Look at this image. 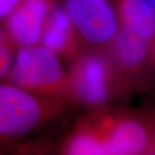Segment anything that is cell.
<instances>
[{
  "label": "cell",
  "instance_id": "cell-1",
  "mask_svg": "<svg viewBox=\"0 0 155 155\" xmlns=\"http://www.w3.org/2000/svg\"><path fill=\"white\" fill-rule=\"evenodd\" d=\"M73 95L91 106H101L121 94L128 82L108 54L91 52L78 58L70 75Z\"/></svg>",
  "mask_w": 155,
  "mask_h": 155
},
{
  "label": "cell",
  "instance_id": "cell-2",
  "mask_svg": "<svg viewBox=\"0 0 155 155\" xmlns=\"http://www.w3.org/2000/svg\"><path fill=\"white\" fill-rule=\"evenodd\" d=\"M11 76L18 86L40 95L57 98L73 95L70 77L64 73L58 54L45 45L21 49Z\"/></svg>",
  "mask_w": 155,
  "mask_h": 155
},
{
  "label": "cell",
  "instance_id": "cell-3",
  "mask_svg": "<svg viewBox=\"0 0 155 155\" xmlns=\"http://www.w3.org/2000/svg\"><path fill=\"white\" fill-rule=\"evenodd\" d=\"M154 117L131 114H104L87 124L97 135L105 155L147 153L152 135Z\"/></svg>",
  "mask_w": 155,
  "mask_h": 155
},
{
  "label": "cell",
  "instance_id": "cell-4",
  "mask_svg": "<svg viewBox=\"0 0 155 155\" xmlns=\"http://www.w3.org/2000/svg\"><path fill=\"white\" fill-rule=\"evenodd\" d=\"M42 117V105L28 92L11 86H0V136L16 137L26 134Z\"/></svg>",
  "mask_w": 155,
  "mask_h": 155
},
{
  "label": "cell",
  "instance_id": "cell-5",
  "mask_svg": "<svg viewBox=\"0 0 155 155\" xmlns=\"http://www.w3.org/2000/svg\"><path fill=\"white\" fill-rule=\"evenodd\" d=\"M66 9L79 33L89 42H110L118 31V21L107 0H66Z\"/></svg>",
  "mask_w": 155,
  "mask_h": 155
},
{
  "label": "cell",
  "instance_id": "cell-6",
  "mask_svg": "<svg viewBox=\"0 0 155 155\" xmlns=\"http://www.w3.org/2000/svg\"><path fill=\"white\" fill-rule=\"evenodd\" d=\"M51 10V0H21L9 14V35L24 48L36 45Z\"/></svg>",
  "mask_w": 155,
  "mask_h": 155
},
{
  "label": "cell",
  "instance_id": "cell-7",
  "mask_svg": "<svg viewBox=\"0 0 155 155\" xmlns=\"http://www.w3.org/2000/svg\"><path fill=\"white\" fill-rule=\"evenodd\" d=\"M110 45L111 58L127 82L145 69L149 54L147 40L122 28L117 31Z\"/></svg>",
  "mask_w": 155,
  "mask_h": 155
},
{
  "label": "cell",
  "instance_id": "cell-8",
  "mask_svg": "<svg viewBox=\"0 0 155 155\" xmlns=\"http://www.w3.org/2000/svg\"><path fill=\"white\" fill-rule=\"evenodd\" d=\"M76 30L67 9L54 8L46 19L42 31L43 45L58 55L70 57L77 51Z\"/></svg>",
  "mask_w": 155,
  "mask_h": 155
},
{
  "label": "cell",
  "instance_id": "cell-9",
  "mask_svg": "<svg viewBox=\"0 0 155 155\" xmlns=\"http://www.w3.org/2000/svg\"><path fill=\"white\" fill-rule=\"evenodd\" d=\"M119 20L122 28L147 41L155 36V7L148 0H121Z\"/></svg>",
  "mask_w": 155,
  "mask_h": 155
},
{
  "label": "cell",
  "instance_id": "cell-10",
  "mask_svg": "<svg viewBox=\"0 0 155 155\" xmlns=\"http://www.w3.org/2000/svg\"><path fill=\"white\" fill-rule=\"evenodd\" d=\"M10 61V54H9V48L6 43V40L2 31L0 30V79L5 75L9 67Z\"/></svg>",
  "mask_w": 155,
  "mask_h": 155
},
{
  "label": "cell",
  "instance_id": "cell-11",
  "mask_svg": "<svg viewBox=\"0 0 155 155\" xmlns=\"http://www.w3.org/2000/svg\"><path fill=\"white\" fill-rule=\"evenodd\" d=\"M21 0H0V17L9 15Z\"/></svg>",
  "mask_w": 155,
  "mask_h": 155
},
{
  "label": "cell",
  "instance_id": "cell-12",
  "mask_svg": "<svg viewBox=\"0 0 155 155\" xmlns=\"http://www.w3.org/2000/svg\"><path fill=\"white\" fill-rule=\"evenodd\" d=\"M147 154H155V118H154V124H153V130L152 135H151V140L148 147Z\"/></svg>",
  "mask_w": 155,
  "mask_h": 155
},
{
  "label": "cell",
  "instance_id": "cell-13",
  "mask_svg": "<svg viewBox=\"0 0 155 155\" xmlns=\"http://www.w3.org/2000/svg\"><path fill=\"white\" fill-rule=\"evenodd\" d=\"M152 54H153V58H154V61H155V38H154L153 48H152Z\"/></svg>",
  "mask_w": 155,
  "mask_h": 155
},
{
  "label": "cell",
  "instance_id": "cell-14",
  "mask_svg": "<svg viewBox=\"0 0 155 155\" xmlns=\"http://www.w3.org/2000/svg\"><path fill=\"white\" fill-rule=\"evenodd\" d=\"M148 1H149V2L151 3V4H152V5L154 6V7H155V0H148Z\"/></svg>",
  "mask_w": 155,
  "mask_h": 155
}]
</instances>
